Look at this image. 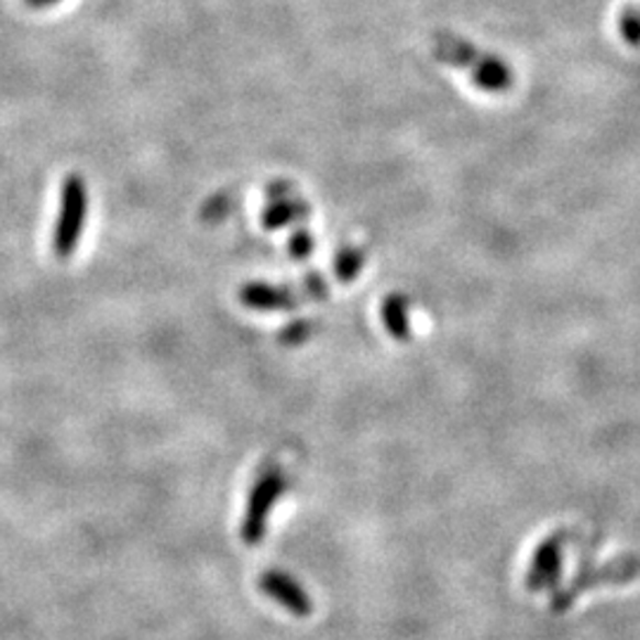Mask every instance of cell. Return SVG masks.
Here are the masks:
<instances>
[{
  "label": "cell",
  "instance_id": "obj_2",
  "mask_svg": "<svg viewBox=\"0 0 640 640\" xmlns=\"http://www.w3.org/2000/svg\"><path fill=\"white\" fill-rule=\"evenodd\" d=\"M640 578V553L619 555L615 560L605 562V565H586L578 567V572L572 576V582L558 591L551 600V613L565 615L567 609L584 596L591 588L600 586H624Z\"/></svg>",
  "mask_w": 640,
  "mask_h": 640
},
{
  "label": "cell",
  "instance_id": "obj_11",
  "mask_svg": "<svg viewBox=\"0 0 640 640\" xmlns=\"http://www.w3.org/2000/svg\"><path fill=\"white\" fill-rule=\"evenodd\" d=\"M619 34L633 48H640V10L627 8L619 18Z\"/></svg>",
  "mask_w": 640,
  "mask_h": 640
},
{
  "label": "cell",
  "instance_id": "obj_1",
  "mask_svg": "<svg viewBox=\"0 0 640 640\" xmlns=\"http://www.w3.org/2000/svg\"><path fill=\"white\" fill-rule=\"evenodd\" d=\"M434 55L444 65L463 69L472 84L486 90V93H506L512 88L515 74L510 65L503 63L498 55L484 53L477 45H472L453 34H437L434 36Z\"/></svg>",
  "mask_w": 640,
  "mask_h": 640
},
{
  "label": "cell",
  "instance_id": "obj_8",
  "mask_svg": "<svg viewBox=\"0 0 640 640\" xmlns=\"http://www.w3.org/2000/svg\"><path fill=\"white\" fill-rule=\"evenodd\" d=\"M383 323L394 340L410 338V307L404 295H391L385 299Z\"/></svg>",
  "mask_w": 640,
  "mask_h": 640
},
{
  "label": "cell",
  "instance_id": "obj_4",
  "mask_svg": "<svg viewBox=\"0 0 640 640\" xmlns=\"http://www.w3.org/2000/svg\"><path fill=\"white\" fill-rule=\"evenodd\" d=\"M86 186L79 174H71L63 186V205H59V219L55 225L53 250L57 258H69L79 245V238L86 221Z\"/></svg>",
  "mask_w": 640,
  "mask_h": 640
},
{
  "label": "cell",
  "instance_id": "obj_9",
  "mask_svg": "<svg viewBox=\"0 0 640 640\" xmlns=\"http://www.w3.org/2000/svg\"><path fill=\"white\" fill-rule=\"evenodd\" d=\"M365 264V254L363 250H356V247H346L338 254V258H334V273H338V278L342 283H352L354 278L361 276V268Z\"/></svg>",
  "mask_w": 640,
  "mask_h": 640
},
{
  "label": "cell",
  "instance_id": "obj_3",
  "mask_svg": "<svg viewBox=\"0 0 640 640\" xmlns=\"http://www.w3.org/2000/svg\"><path fill=\"white\" fill-rule=\"evenodd\" d=\"M287 489V479L283 475V467L278 465H266L252 486V494L247 500V510H245V520H242L240 533L242 541L247 545H258L264 541L266 525H268V515L276 506L278 498Z\"/></svg>",
  "mask_w": 640,
  "mask_h": 640
},
{
  "label": "cell",
  "instance_id": "obj_7",
  "mask_svg": "<svg viewBox=\"0 0 640 640\" xmlns=\"http://www.w3.org/2000/svg\"><path fill=\"white\" fill-rule=\"evenodd\" d=\"M240 299L256 311H278V309H289L295 304V297L289 295L287 289L268 287V285H250L242 289Z\"/></svg>",
  "mask_w": 640,
  "mask_h": 640
},
{
  "label": "cell",
  "instance_id": "obj_10",
  "mask_svg": "<svg viewBox=\"0 0 640 640\" xmlns=\"http://www.w3.org/2000/svg\"><path fill=\"white\" fill-rule=\"evenodd\" d=\"M299 211H304V205L301 202H285V200L273 202L268 207V211H266V225L268 228L285 225V223H289L293 219L301 217Z\"/></svg>",
  "mask_w": 640,
  "mask_h": 640
},
{
  "label": "cell",
  "instance_id": "obj_6",
  "mask_svg": "<svg viewBox=\"0 0 640 640\" xmlns=\"http://www.w3.org/2000/svg\"><path fill=\"white\" fill-rule=\"evenodd\" d=\"M258 588L264 591L266 598L283 605L293 617L304 619L313 613V603L309 598V593L304 591V586L297 582V578H293L287 572H280V570L264 572L262 578H258Z\"/></svg>",
  "mask_w": 640,
  "mask_h": 640
},
{
  "label": "cell",
  "instance_id": "obj_5",
  "mask_svg": "<svg viewBox=\"0 0 640 640\" xmlns=\"http://www.w3.org/2000/svg\"><path fill=\"white\" fill-rule=\"evenodd\" d=\"M567 541H570V533L565 529H560L539 543L525 576L527 591L541 593V591H551L558 586L562 576V558H565Z\"/></svg>",
  "mask_w": 640,
  "mask_h": 640
},
{
  "label": "cell",
  "instance_id": "obj_12",
  "mask_svg": "<svg viewBox=\"0 0 640 640\" xmlns=\"http://www.w3.org/2000/svg\"><path fill=\"white\" fill-rule=\"evenodd\" d=\"M289 250H293V256L299 258V262H301V258H309V254L313 250V240L309 238L307 231H299L293 238V242H289Z\"/></svg>",
  "mask_w": 640,
  "mask_h": 640
},
{
  "label": "cell",
  "instance_id": "obj_13",
  "mask_svg": "<svg viewBox=\"0 0 640 640\" xmlns=\"http://www.w3.org/2000/svg\"><path fill=\"white\" fill-rule=\"evenodd\" d=\"M24 3L29 8H51V5H57L59 0H24Z\"/></svg>",
  "mask_w": 640,
  "mask_h": 640
}]
</instances>
